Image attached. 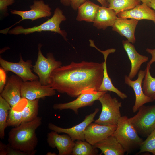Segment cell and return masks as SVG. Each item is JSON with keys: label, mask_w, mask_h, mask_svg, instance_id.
I'll return each mask as SVG.
<instances>
[{"label": "cell", "mask_w": 155, "mask_h": 155, "mask_svg": "<svg viewBox=\"0 0 155 155\" xmlns=\"http://www.w3.org/2000/svg\"><path fill=\"white\" fill-rule=\"evenodd\" d=\"M14 107H11L10 110L7 123V127H16L20 125L22 122V109L23 103L22 98Z\"/></svg>", "instance_id": "f1b7e54d"}, {"label": "cell", "mask_w": 155, "mask_h": 155, "mask_svg": "<svg viewBox=\"0 0 155 155\" xmlns=\"http://www.w3.org/2000/svg\"><path fill=\"white\" fill-rule=\"evenodd\" d=\"M42 45L39 43L38 45V53L37 60L33 66V71L39 78L42 85H49L50 77L52 72L56 69L61 66V61H57L53 54L48 53L45 57L42 53L41 49Z\"/></svg>", "instance_id": "8992f818"}, {"label": "cell", "mask_w": 155, "mask_h": 155, "mask_svg": "<svg viewBox=\"0 0 155 155\" xmlns=\"http://www.w3.org/2000/svg\"><path fill=\"white\" fill-rule=\"evenodd\" d=\"M146 51L151 55L152 58L147 64L151 66V65L154 62H155V49H153L147 48Z\"/></svg>", "instance_id": "e575fe53"}, {"label": "cell", "mask_w": 155, "mask_h": 155, "mask_svg": "<svg viewBox=\"0 0 155 155\" xmlns=\"http://www.w3.org/2000/svg\"><path fill=\"white\" fill-rule=\"evenodd\" d=\"M138 0L140 1L141 2V1L142 3L146 4L148 6L151 1V0Z\"/></svg>", "instance_id": "74e56055"}, {"label": "cell", "mask_w": 155, "mask_h": 155, "mask_svg": "<svg viewBox=\"0 0 155 155\" xmlns=\"http://www.w3.org/2000/svg\"><path fill=\"white\" fill-rule=\"evenodd\" d=\"M117 17V14L113 9L100 6L93 22V26L97 29L105 30L109 26H113Z\"/></svg>", "instance_id": "44dd1931"}, {"label": "cell", "mask_w": 155, "mask_h": 155, "mask_svg": "<svg viewBox=\"0 0 155 155\" xmlns=\"http://www.w3.org/2000/svg\"><path fill=\"white\" fill-rule=\"evenodd\" d=\"M0 155H29L27 153L12 148L9 144H5L0 142Z\"/></svg>", "instance_id": "4dcf8cb0"}, {"label": "cell", "mask_w": 155, "mask_h": 155, "mask_svg": "<svg viewBox=\"0 0 155 155\" xmlns=\"http://www.w3.org/2000/svg\"><path fill=\"white\" fill-rule=\"evenodd\" d=\"M6 71L1 67L0 68V93L3 90L6 83Z\"/></svg>", "instance_id": "836d02e7"}, {"label": "cell", "mask_w": 155, "mask_h": 155, "mask_svg": "<svg viewBox=\"0 0 155 155\" xmlns=\"http://www.w3.org/2000/svg\"><path fill=\"white\" fill-rule=\"evenodd\" d=\"M151 66L148 64L145 70V75L142 82V88L144 94L153 101L155 100V77L150 72Z\"/></svg>", "instance_id": "484cf974"}, {"label": "cell", "mask_w": 155, "mask_h": 155, "mask_svg": "<svg viewBox=\"0 0 155 155\" xmlns=\"http://www.w3.org/2000/svg\"><path fill=\"white\" fill-rule=\"evenodd\" d=\"M107 92L96 91L82 93L72 101L55 104L53 106V108L55 110H59L71 109L75 114H78L79 109L92 106L95 101L98 100L102 95Z\"/></svg>", "instance_id": "8fae6325"}, {"label": "cell", "mask_w": 155, "mask_h": 155, "mask_svg": "<svg viewBox=\"0 0 155 155\" xmlns=\"http://www.w3.org/2000/svg\"><path fill=\"white\" fill-rule=\"evenodd\" d=\"M11 107L0 95V138L4 139L9 112Z\"/></svg>", "instance_id": "83f0119b"}, {"label": "cell", "mask_w": 155, "mask_h": 155, "mask_svg": "<svg viewBox=\"0 0 155 155\" xmlns=\"http://www.w3.org/2000/svg\"><path fill=\"white\" fill-rule=\"evenodd\" d=\"M145 75V71L140 70L138 73V77L136 80H133L127 75L124 76L125 83L133 89L135 95V101L132 108L133 113L136 112L139 108L144 104L153 101L146 96L143 91L142 83Z\"/></svg>", "instance_id": "2e32d148"}, {"label": "cell", "mask_w": 155, "mask_h": 155, "mask_svg": "<svg viewBox=\"0 0 155 155\" xmlns=\"http://www.w3.org/2000/svg\"><path fill=\"white\" fill-rule=\"evenodd\" d=\"M42 118L38 117L33 121L22 122L12 128L8 133V143L13 148L27 153L36 154L38 143L36 131L42 123Z\"/></svg>", "instance_id": "7a4b0ae2"}, {"label": "cell", "mask_w": 155, "mask_h": 155, "mask_svg": "<svg viewBox=\"0 0 155 155\" xmlns=\"http://www.w3.org/2000/svg\"><path fill=\"white\" fill-rule=\"evenodd\" d=\"M39 99L30 100L22 98V122L33 121L38 117Z\"/></svg>", "instance_id": "cb8c5ba5"}, {"label": "cell", "mask_w": 155, "mask_h": 155, "mask_svg": "<svg viewBox=\"0 0 155 155\" xmlns=\"http://www.w3.org/2000/svg\"><path fill=\"white\" fill-rule=\"evenodd\" d=\"M98 100L101 104L102 111L98 118L94 120V123L103 125H117L121 117L120 111L121 102L116 98H112L107 92Z\"/></svg>", "instance_id": "5b68a950"}, {"label": "cell", "mask_w": 155, "mask_h": 155, "mask_svg": "<svg viewBox=\"0 0 155 155\" xmlns=\"http://www.w3.org/2000/svg\"><path fill=\"white\" fill-rule=\"evenodd\" d=\"M100 6L89 0H86L78 9L76 20L93 22Z\"/></svg>", "instance_id": "603a6c76"}, {"label": "cell", "mask_w": 155, "mask_h": 155, "mask_svg": "<svg viewBox=\"0 0 155 155\" xmlns=\"http://www.w3.org/2000/svg\"><path fill=\"white\" fill-rule=\"evenodd\" d=\"M18 62L8 61L0 57V65L6 71L12 72L20 77L23 82L39 80V78L32 72V61L28 60L24 61L21 54Z\"/></svg>", "instance_id": "ba28073f"}, {"label": "cell", "mask_w": 155, "mask_h": 155, "mask_svg": "<svg viewBox=\"0 0 155 155\" xmlns=\"http://www.w3.org/2000/svg\"><path fill=\"white\" fill-rule=\"evenodd\" d=\"M122 43L130 61L131 69L128 76L132 80L138 73L141 65L148 60V57L138 53L134 46L128 40H123Z\"/></svg>", "instance_id": "ac0fdd59"}, {"label": "cell", "mask_w": 155, "mask_h": 155, "mask_svg": "<svg viewBox=\"0 0 155 155\" xmlns=\"http://www.w3.org/2000/svg\"><path fill=\"white\" fill-rule=\"evenodd\" d=\"M91 46L96 48L98 50L102 53L104 56V61L103 63V76L102 83L99 88V92H113L115 93L120 98L124 99L127 97V96L125 93L122 92L113 84L111 80L108 75L107 68L106 60L108 55L111 53H114L115 49L111 48L105 51H102L98 49L93 43Z\"/></svg>", "instance_id": "ffe728a7"}, {"label": "cell", "mask_w": 155, "mask_h": 155, "mask_svg": "<svg viewBox=\"0 0 155 155\" xmlns=\"http://www.w3.org/2000/svg\"><path fill=\"white\" fill-rule=\"evenodd\" d=\"M139 153L149 152L155 155V129L142 143Z\"/></svg>", "instance_id": "f546056e"}, {"label": "cell", "mask_w": 155, "mask_h": 155, "mask_svg": "<svg viewBox=\"0 0 155 155\" xmlns=\"http://www.w3.org/2000/svg\"><path fill=\"white\" fill-rule=\"evenodd\" d=\"M117 125H103L92 123L84 131L85 140L94 145L112 135Z\"/></svg>", "instance_id": "5bb4252c"}, {"label": "cell", "mask_w": 155, "mask_h": 155, "mask_svg": "<svg viewBox=\"0 0 155 155\" xmlns=\"http://www.w3.org/2000/svg\"><path fill=\"white\" fill-rule=\"evenodd\" d=\"M47 142L49 147L57 149L59 155L71 154L75 144L68 135H59L54 131L47 133Z\"/></svg>", "instance_id": "9a60e30c"}, {"label": "cell", "mask_w": 155, "mask_h": 155, "mask_svg": "<svg viewBox=\"0 0 155 155\" xmlns=\"http://www.w3.org/2000/svg\"><path fill=\"white\" fill-rule=\"evenodd\" d=\"M108 7L113 9L117 14L119 13L133 8L140 4L138 0H106Z\"/></svg>", "instance_id": "d4e9b609"}, {"label": "cell", "mask_w": 155, "mask_h": 155, "mask_svg": "<svg viewBox=\"0 0 155 155\" xmlns=\"http://www.w3.org/2000/svg\"><path fill=\"white\" fill-rule=\"evenodd\" d=\"M104 155H123L126 152L116 138L111 135L93 145Z\"/></svg>", "instance_id": "7402d4cb"}, {"label": "cell", "mask_w": 155, "mask_h": 155, "mask_svg": "<svg viewBox=\"0 0 155 155\" xmlns=\"http://www.w3.org/2000/svg\"><path fill=\"white\" fill-rule=\"evenodd\" d=\"M138 22V20H136L117 17L112 27V30L126 37L132 44H134L136 41L135 31Z\"/></svg>", "instance_id": "e0dca14e"}, {"label": "cell", "mask_w": 155, "mask_h": 155, "mask_svg": "<svg viewBox=\"0 0 155 155\" xmlns=\"http://www.w3.org/2000/svg\"><path fill=\"white\" fill-rule=\"evenodd\" d=\"M149 6L155 11V0H151Z\"/></svg>", "instance_id": "8d00e7d4"}, {"label": "cell", "mask_w": 155, "mask_h": 155, "mask_svg": "<svg viewBox=\"0 0 155 155\" xmlns=\"http://www.w3.org/2000/svg\"><path fill=\"white\" fill-rule=\"evenodd\" d=\"M66 19L63 11L59 8H56L52 17L40 25L27 28L18 26L9 30L8 33L11 35H27L35 32L51 31L59 34L67 40V33L65 31L61 30L60 26L61 22Z\"/></svg>", "instance_id": "277c9868"}, {"label": "cell", "mask_w": 155, "mask_h": 155, "mask_svg": "<svg viewBox=\"0 0 155 155\" xmlns=\"http://www.w3.org/2000/svg\"><path fill=\"white\" fill-rule=\"evenodd\" d=\"M23 81L16 75H12L8 79L0 95L11 107L16 106L22 98L21 87Z\"/></svg>", "instance_id": "4fadbf2b"}, {"label": "cell", "mask_w": 155, "mask_h": 155, "mask_svg": "<svg viewBox=\"0 0 155 155\" xmlns=\"http://www.w3.org/2000/svg\"><path fill=\"white\" fill-rule=\"evenodd\" d=\"M118 17L130 18L138 20H146L152 21L155 24V11L147 4H140L131 9L119 13Z\"/></svg>", "instance_id": "d6986e66"}, {"label": "cell", "mask_w": 155, "mask_h": 155, "mask_svg": "<svg viewBox=\"0 0 155 155\" xmlns=\"http://www.w3.org/2000/svg\"><path fill=\"white\" fill-rule=\"evenodd\" d=\"M30 10L26 11L11 9V13L13 15H18L22 18L17 23L23 20H30L32 22L43 18L50 16L51 14V8L43 0H34L33 4L30 6Z\"/></svg>", "instance_id": "7c38bea8"}, {"label": "cell", "mask_w": 155, "mask_h": 155, "mask_svg": "<svg viewBox=\"0 0 155 155\" xmlns=\"http://www.w3.org/2000/svg\"><path fill=\"white\" fill-rule=\"evenodd\" d=\"M86 0H60L61 3L64 6L71 5L75 10L78 9L79 7Z\"/></svg>", "instance_id": "1f68e13d"}, {"label": "cell", "mask_w": 155, "mask_h": 155, "mask_svg": "<svg viewBox=\"0 0 155 155\" xmlns=\"http://www.w3.org/2000/svg\"><path fill=\"white\" fill-rule=\"evenodd\" d=\"M99 110L98 108H96L93 113L86 116L83 121L71 128H63L49 123L48 125V128L58 133H65L68 135L74 141L77 140L85 141L84 131L87 126L94 121V118Z\"/></svg>", "instance_id": "30bf717a"}, {"label": "cell", "mask_w": 155, "mask_h": 155, "mask_svg": "<svg viewBox=\"0 0 155 155\" xmlns=\"http://www.w3.org/2000/svg\"><path fill=\"white\" fill-rule=\"evenodd\" d=\"M137 113L129 120L139 135L147 137L155 129V104L140 107Z\"/></svg>", "instance_id": "52a82bcc"}, {"label": "cell", "mask_w": 155, "mask_h": 155, "mask_svg": "<svg viewBox=\"0 0 155 155\" xmlns=\"http://www.w3.org/2000/svg\"><path fill=\"white\" fill-rule=\"evenodd\" d=\"M47 155H57L56 153H51V152H48L46 154Z\"/></svg>", "instance_id": "f35d334b"}, {"label": "cell", "mask_w": 155, "mask_h": 155, "mask_svg": "<svg viewBox=\"0 0 155 155\" xmlns=\"http://www.w3.org/2000/svg\"><path fill=\"white\" fill-rule=\"evenodd\" d=\"M103 76V62L72 61L53 71L49 85L59 93L77 97L82 93L98 91Z\"/></svg>", "instance_id": "6da1fadb"}, {"label": "cell", "mask_w": 155, "mask_h": 155, "mask_svg": "<svg viewBox=\"0 0 155 155\" xmlns=\"http://www.w3.org/2000/svg\"><path fill=\"white\" fill-rule=\"evenodd\" d=\"M128 119L126 116H121L112 135L122 145L127 154L139 149L143 141Z\"/></svg>", "instance_id": "3957f363"}, {"label": "cell", "mask_w": 155, "mask_h": 155, "mask_svg": "<svg viewBox=\"0 0 155 155\" xmlns=\"http://www.w3.org/2000/svg\"><path fill=\"white\" fill-rule=\"evenodd\" d=\"M15 0H0V11L1 15L4 16H8V7L13 4Z\"/></svg>", "instance_id": "d6a6232c"}, {"label": "cell", "mask_w": 155, "mask_h": 155, "mask_svg": "<svg viewBox=\"0 0 155 155\" xmlns=\"http://www.w3.org/2000/svg\"><path fill=\"white\" fill-rule=\"evenodd\" d=\"M102 5V6L108 7V5L106 0H96Z\"/></svg>", "instance_id": "d590c367"}, {"label": "cell", "mask_w": 155, "mask_h": 155, "mask_svg": "<svg viewBox=\"0 0 155 155\" xmlns=\"http://www.w3.org/2000/svg\"><path fill=\"white\" fill-rule=\"evenodd\" d=\"M56 91L49 85L42 84L39 80L23 82L21 87L22 98L30 100L53 96Z\"/></svg>", "instance_id": "9c48e42d"}, {"label": "cell", "mask_w": 155, "mask_h": 155, "mask_svg": "<svg viewBox=\"0 0 155 155\" xmlns=\"http://www.w3.org/2000/svg\"><path fill=\"white\" fill-rule=\"evenodd\" d=\"M71 154L73 155H96L98 154L97 148L86 141H75Z\"/></svg>", "instance_id": "4316f807"}]
</instances>
